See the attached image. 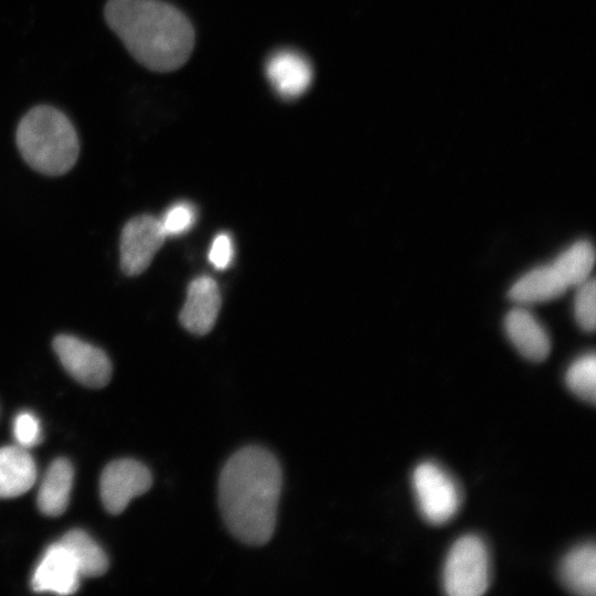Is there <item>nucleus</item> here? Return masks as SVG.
I'll use <instances>...</instances> for the list:
<instances>
[{
  "label": "nucleus",
  "instance_id": "f257e3e1",
  "mask_svg": "<svg viewBox=\"0 0 596 596\" xmlns=\"http://www.w3.org/2000/svg\"><path fill=\"white\" fill-rule=\"evenodd\" d=\"M283 486V470L268 449L249 445L224 464L217 486L222 519L244 544L260 546L273 536Z\"/></svg>",
  "mask_w": 596,
  "mask_h": 596
},
{
  "label": "nucleus",
  "instance_id": "f03ea898",
  "mask_svg": "<svg viewBox=\"0 0 596 596\" xmlns=\"http://www.w3.org/2000/svg\"><path fill=\"white\" fill-rule=\"evenodd\" d=\"M104 17L130 55L150 71L166 73L180 68L194 47L191 22L167 2L108 0Z\"/></svg>",
  "mask_w": 596,
  "mask_h": 596
},
{
  "label": "nucleus",
  "instance_id": "7ed1b4c3",
  "mask_svg": "<svg viewBox=\"0 0 596 596\" xmlns=\"http://www.w3.org/2000/svg\"><path fill=\"white\" fill-rule=\"evenodd\" d=\"M15 141L25 162L46 175H61L71 170L79 153L76 130L61 110L39 105L20 120Z\"/></svg>",
  "mask_w": 596,
  "mask_h": 596
},
{
  "label": "nucleus",
  "instance_id": "20e7f679",
  "mask_svg": "<svg viewBox=\"0 0 596 596\" xmlns=\"http://www.w3.org/2000/svg\"><path fill=\"white\" fill-rule=\"evenodd\" d=\"M490 562L485 542L475 534L460 536L450 546L443 587L450 596H480L489 587Z\"/></svg>",
  "mask_w": 596,
  "mask_h": 596
},
{
  "label": "nucleus",
  "instance_id": "39448f33",
  "mask_svg": "<svg viewBox=\"0 0 596 596\" xmlns=\"http://www.w3.org/2000/svg\"><path fill=\"white\" fill-rule=\"evenodd\" d=\"M412 483L418 510L427 522L444 524L456 515L461 503L460 490L439 465L432 461L417 465Z\"/></svg>",
  "mask_w": 596,
  "mask_h": 596
},
{
  "label": "nucleus",
  "instance_id": "423d86ee",
  "mask_svg": "<svg viewBox=\"0 0 596 596\" xmlns=\"http://www.w3.org/2000/svg\"><path fill=\"white\" fill-rule=\"evenodd\" d=\"M151 485V471L142 462L131 458L115 460L100 476L102 502L109 513H121L131 499L147 492Z\"/></svg>",
  "mask_w": 596,
  "mask_h": 596
},
{
  "label": "nucleus",
  "instance_id": "0eeeda50",
  "mask_svg": "<svg viewBox=\"0 0 596 596\" xmlns=\"http://www.w3.org/2000/svg\"><path fill=\"white\" fill-rule=\"evenodd\" d=\"M53 349L64 369L81 384L99 389L109 382L111 363L102 349L70 334L57 336Z\"/></svg>",
  "mask_w": 596,
  "mask_h": 596
},
{
  "label": "nucleus",
  "instance_id": "6e6552de",
  "mask_svg": "<svg viewBox=\"0 0 596 596\" xmlns=\"http://www.w3.org/2000/svg\"><path fill=\"white\" fill-rule=\"evenodd\" d=\"M166 237L159 219L152 215L143 214L129 220L120 235L123 272L135 276L146 270Z\"/></svg>",
  "mask_w": 596,
  "mask_h": 596
},
{
  "label": "nucleus",
  "instance_id": "1a4fd4ad",
  "mask_svg": "<svg viewBox=\"0 0 596 596\" xmlns=\"http://www.w3.org/2000/svg\"><path fill=\"white\" fill-rule=\"evenodd\" d=\"M81 573L70 551L58 541L50 545L32 575L31 585L38 593L70 595L79 586Z\"/></svg>",
  "mask_w": 596,
  "mask_h": 596
},
{
  "label": "nucleus",
  "instance_id": "9d476101",
  "mask_svg": "<svg viewBox=\"0 0 596 596\" xmlns=\"http://www.w3.org/2000/svg\"><path fill=\"white\" fill-rule=\"evenodd\" d=\"M265 73L275 92L285 99L302 95L313 77L309 61L289 49L274 52L266 62Z\"/></svg>",
  "mask_w": 596,
  "mask_h": 596
},
{
  "label": "nucleus",
  "instance_id": "9b49d317",
  "mask_svg": "<svg viewBox=\"0 0 596 596\" xmlns=\"http://www.w3.org/2000/svg\"><path fill=\"white\" fill-rule=\"evenodd\" d=\"M220 308L221 292L217 284L209 276H200L188 287L180 321L188 331L203 336L214 327Z\"/></svg>",
  "mask_w": 596,
  "mask_h": 596
},
{
  "label": "nucleus",
  "instance_id": "f8f14e48",
  "mask_svg": "<svg viewBox=\"0 0 596 596\" xmlns=\"http://www.w3.org/2000/svg\"><path fill=\"white\" fill-rule=\"evenodd\" d=\"M504 328L514 348L526 359L543 361L550 353V338L535 319L523 308L510 310L504 320Z\"/></svg>",
  "mask_w": 596,
  "mask_h": 596
},
{
  "label": "nucleus",
  "instance_id": "ddd939ff",
  "mask_svg": "<svg viewBox=\"0 0 596 596\" xmlns=\"http://www.w3.org/2000/svg\"><path fill=\"white\" fill-rule=\"evenodd\" d=\"M36 480V466L26 448H0V498H14L26 492Z\"/></svg>",
  "mask_w": 596,
  "mask_h": 596
},
{
  "label": "nucleus",
  "instance_id": "4468645a",
  "mask_svg": "<svg viewBox=\"0 0 596 596\" xmlns=\"http://www.w3.org/2000/svg\"><path fill=\"white\" fill-rule=\"evenodd\" d=\"M560 577L563 585L572 593L594 596L596 592L594 543H584L572 549L561 562Z\"/></svg>",
  "mask_w": 596,
  "mask_h": 596
},
{
  "label": "nucleus",
  "instance_id": "2eb2a0df",
  "mask_svg": "<svg viewBox=\"0 0 596 596\" xmlns=\"http://www.w3.org/2000/svg\"><path fill=\"white\" fill-rule=\"evenodd\" d=\"M74 470L66 458L55 459L47 468L38 493V507L50 517L61 515L68 505Z\"/></svg>",
  "mask_w": 596,
  "mask_h": 596
},
{
  "label": "nucleus",
  "instance_id": "dca6fc26",
  "mask_svg": "<svg viewBox=\"0 0 596 596\" xmlns=\"http://www.w3.org/2000/svg\"><path fill=\"white\" fill-rule=\"evenodd\" d=\"M566 289L567 286L550 264L523 275L511 286L508 296L519 304H532L557 298Z\"/></svg>",
  "mask_w": 596,
  "mask_h": 596
},
{
  "label": "nucleus",
  "instance_id": "f3484780",
  "mask_svg": "<svg viewBox=\"0 0 596 596\" xmlns=\"http://www.w3.org/2000/svg\"><path fill=\"white\" fill-rule=\"evenodd\" d=\"M72 554L81 576L96 577L108 568L104 550L85 531L74 529L60 541Z\"/></svg>",
  "mask_w": 596,
  "mask_h": 596
},
{
  "label": "nucleus",
  "instance_id": "a211bd4d",
  "mask_svg": "<svg viewBox=\"0 0 596 596\" xmlns=\"http://www.w3.org/2000/svg\"><path fill=\"white\" fill-rule=\"evenodd\" d=\"M595 263V252L588 241H578L551 264L567 287L585 281Z\"/></svg>",
  "mask_w": 596,
  "mask_h": 596
},
{
  "label": "nucleus",
  "instance_id": "6ab92c4d",
  "mask_svg": "<svg viewBox=\"0 0 596 596\" xmlns=\"http://www.w3.org/2000/svg\"><path fill=\"white\" fill-rule=\"evenodd\" d=\"M568 389L592 404L596 401V358L587 353L571 363L565 374Z\"/></svg>",
  "mask_w": 596,
  "mask_h": 596
},
{
  "label": "nucleus",
  "instance_id": "aec40b11",
  "mask_svg": "<svg viewBox=\"0 0 596 596\" xmlns=\"http://www.w3.org/2000/svg\"><path fill=\"white\" fill-rule=\"evenodd\" d=\"M574 299V315L579 327L588 332L595 329L596 287L593 278L579 284Z\"/></svg>",
  "mask_w": 596,
  "mask_h": 596
},
{
  "label": "nucleus",
  "instance_id": "412c9836",
  "mask_svg": "<svg viewBox=\"0 0 596 596\" xmlns=\"http://www.w3.org/2000/svg\"><path fill=\"white\" fill-rule=\"evenodd\" d=\"M195 220V209L187 202L173 204L159 219L166 236H175L188 232Z\"/></svg>",
  "mask_w": 596,
  "mask_h": 596
},
{
  "label": "nucleus",
  "instance_id": "4be33fe9",
  "mask_svg": "<svg viewBox=\"0 0 596 596\" xmlns=\"http://www.w3.org/2000/svg\"><path fill=\"white\" fill-rule=\"evenodd\" d=\"M13 435L19 446L31 448L42 440L39 419L30 412L19 413L13 422Z\"/></svg>",
  "mask_w": 596,
  "mask_h": 596
},
{
  "label": "nucleus",
  "instance_id": "5701e85b",
  "mask_svg": "<svg viewBox=\"0 0 596 596\" xmlns=\"http://www.w3.org/2000/svg\"><path fill=\"white\" fill-rule=\"evenodd\" d=\"M233 259V244L231 237L222 233L217 235L210 248L209 260L217 269H225Z\"/></svg>",
  "mask_w": 596,
  "mask_h": 596
}]
</instances>
